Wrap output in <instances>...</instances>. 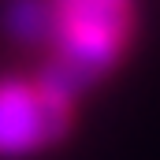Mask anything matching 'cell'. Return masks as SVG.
<instances>
[{
    "label": "cell",
    "mask_w": 160,
    "mask_h": 160,
    "mask_svg": "<svg viewBox=\"0 0 160 160\" xmlns=\"http://www.w3.org/2000/svg\"><path fill=\"white\" fill-rule=\"evenodd\" d=\"M0 26L11 41H22V45L52 41V4L48 0H4Z\"/></svg>",
    "instance_id": "obj_3"
},
{
    "label": "cell",
    "mask_w": 160,
    "mask_h": 160,
    "mask_svg": "<svg viewBox=\"0 0 160 160\" xmlns=\"http://www.w3.org/2000/svg\"><path fill=\"white\" fill-rule=\"evenodd\" d=\"M52 4V56L38 82L75 101L82 89L104 78L123 56L134 0H48Z\"/></svg>",
    "instance_id": "obj_1"
},
{
    "label": "cell",
    "mask_w": 160,
    "mask_h": 160,
    "mask_svg": "<svg viewBox=\"0 0 160 160\" xmlns=\"http://www.w3.org/2000/svg\"><path fill=\"white\" fill-rule=\"evenodd\" d=\"M71 127V101L45 82L0 78V157H30L60 142Z\"/></svg>",
    "instance_id": "obj_2"
}]
</instances>
